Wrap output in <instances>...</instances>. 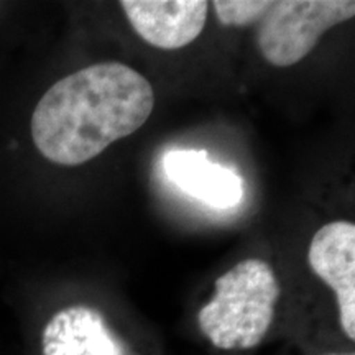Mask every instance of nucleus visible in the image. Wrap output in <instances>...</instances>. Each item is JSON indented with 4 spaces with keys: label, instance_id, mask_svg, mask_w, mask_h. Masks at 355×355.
Wrapping results in <instances>:
<instances>
[{
    "label": "nucleus",
    "instance_id": "nucleus-7",
    "mask_svg": "<svg viewBox=\"0 0 355 355\" xmlns=\"http://www.w3.org/2000/svg\"><path fill=\"white\" fill-rule=\"evenodd\" d=\"M43 355H133L99 311L89 306L61 309L46 322Z\"/></svg>",
    "mask_w": 355,
    "mask_h": 355
},
{
    "label": "nucleus",
    "instance_id": "nucleus-2",
    "mask_svg": "<svg viewBox=\"0 0 355 355\" xmlns=\"http://www.w3.org/2000/svg\"><path fill=\"white\" fill-rule=\"evenodd\" d=\"M282 288L266 261L247 259L216 279V293L199 311V327L222 350L261 343L275 316Z\"/></svg>",
    "mask_w": 355,
    "mask_h": 355
},
{
    "label": "nucleus",
    "instance_id": "nucleus-5",
    "mask_svg": "<svg viewBox=\"0 0 355 355\" xmlns=\"http://www.w3.org/2000/svg\"><path fill=\"white\" fill-rule=\"evenodd\" d=\"M121 7L139 37L159 50H180L206 26V0H122Z\"/></svg>",
    "mask_w": 355,
    "mask_h": 355
},
{
    "label": "nucleus",
    "instance_id": "nucleus-8",
    "mask_svg": "<svg viewBox=\"0 0 355 355\" xmlns=\"http://www.w3.org/2000/svg\"><path fill=\"white\" fill-rule=\"evenodd\" d=\"M270 0H216V15L224 26H248L259 24L268 10Z\"/></svg>",
    "mask_w": 355,
    "mask_h": 355
},
{
    "label": "nucleus",
    "instance_id": "nucleus-4",
    "mask_svg": "<svg viewBox=\"0 0 355 355\" xmlns=\"http://www.w3.org/2000/svg\"><path fill=\"white\" fill-rule=\"evenodd\" d=\"M313 272L334 291L344 334L355 340V225L334 220L322 225L309 243Z\"/></svg>",
    "mask_w": 355,
    "mask_h": 355
},
{
    "label": "nucleus",
    "instance_id": "nucleus-9",
    "mask_svg": "<svg viewBox=\"0 0 355 355\" xmlns=\"http://www.w3.org/2000/svg\"><path fill=\"white\" fill-rule=\"evenodd\" d=\"M329 355H355L354 352H344V354H329Z\"/></svg>",
    "mask_w": 355,
    "mask_h": 355
},
{
    "label": "nucleus",
    "instance_id": "nucleus-3",
    "mask_svg": "<svg viewBox=\"0 0 355 355\" xmlns=\"http://www.w3.org/2000/svg\"><path fill=\"white\" fill-rule=\"evenodd\" d=\"M355 15L352 0H279L259 21V50L266 63L288 68L304 60L332 26Z\"/></svg>",
    "mask_w": 355,
    "mask_h": 355
},
{
    "label": "nucleus",
    "instance_id": "nucleus-6",
    "mask_svg": "<svg viewBox=\"0 0 355 355\" xmlns=\"http://www.w3.org/2000/svg\"><path fill=\"white\" fill-rule=\"evenodd\" d=\"M163 170L173 184L209 207L229 209L243 199L242 176L211 162L206 150H170L163 157Z\"/></svg>",
    "mask_w": 355,
    "mask_h": 355
},
{
    "label": "nucleus",
    "instance_id": "nucleus-1",
    "mask_svg": "<svg viewBox=\"0 0 355 355\" xmlns=\"http://www.w3.org/2000/svg\"><path fill=\"white\" fill-rule=\"evenodd\" d=\"M148 79L119 61L69 74L44 92L32 115L38 152L63 166H78L135 133L152 115Z\"/></svg>",
    "mask_w": 355,
    "mask_h": 355
}]
</instances>
